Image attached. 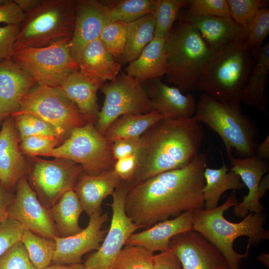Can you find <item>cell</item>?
Returning <instances> with one entry per match:
<instances>
[{"label":"cell","mask_w":269,"mask_h":269,"mask_svg":"<svg viewBox=\"0 0 269 269\" xmlns=\"http://www.w3.org/2000/svg\"><path fill=\"white\" fill-rule=\"evenodd\" d=\"M207 157L199 153L188 165L167 171L131 187L126 197L127 216L140 229L204 209L202 190Z\"/></svg>","instance_id":"6da1fadb"},{"label":"cell","mask_w":269,"mask_h":269,"mask_svg":"<svg viewBox=\"0 0 269 269\" xmlns=\"http://www.w3.org/2000/svg\"><path fill=\"white\" fill-rule=\"evenodd\" d=\"M203 136V127L193 117H167L155 122L139 138L137 167L130 188L162 172L188 165L199 154Z\"/></svg>","instance_id":"7a4b0ae2"},{"label":"cell","mask_w":269,"mask_h":269,"mask_svg":"<svg viewBox=\"0 0 269 269\" xmlns=\"http://www.w3.org/2000/svg\"><path fill=\"white\" fill-rule=\"evenodd\" d=\"M238 203L232 193L217 207L194 212L193 230L214 245L224 256L230 269H241L242 259L248 258L251 246L258 247L269 239V231L264 226L267 215L264 212L249 213L238 223L227 220L224 213Z\"/></svg>","instance_id":"3957f363"},{"label":"cell","mask_w":269,"mask_h":269,"mask_svg":"<svg viewBox=\"0 0 269 269\" xmlns=\"http://www.w3.org/2000/svg\"><path fill=\"white\" fill-rule=\"evenodd\" d=\"M245 42L231 43L214 51L196 90L220 103L241 107V95L256 60V55Z\"/></svg>","instance_id":"277c9868"},{"label":"cell","mask_w":269,"mask_h":269,"mask_svg":"<svg viewBox=\"0 0 269 269\" xmlns=\"http://www.w3.org/2000/svg\"><path fill=\"white\" fill-rule=\"evenodd\" d=\"M164 49L167 59L165 81L181 91L196 90L214 51L196 29L180 18L166 38Z\"/></svg>","instance_id":"5b68a950"},{"label":"cell","mask_w":269,"mask_h":269,"mask_svg":"<svg viewBox=\"0 0 269 269\" xmlns=\"http://www.w3.org/2000/svg\"><path fill=\"white\" fill-rule=\"evenodd\" d=\"M193 117L218 134L227 154L235 149L241 158L255 155L259 130L255 123L242 113L241 107L220 103L202 93Z\"/></svg>","instance_id":"8992f818"},{"label":"cell","mask_w":269,"mask_h":269,"mask_svg":"<svg viewBox=\"0 0 269 269\" xmlns=\"http://www.w3.org/2000/svg\"><path fill=\"white\" fill-rule=\"evenodd\" d=\"M75 15L74 0H43L39 6L25 13L14 50L70 42Z\"/></svg>","instance_id":"52a82bcc"},{"label":"cell","mask_w":269,"mask_h":269,"mask_svg":"<svg viewBox=\"0 0 269 269\" xmlns=\"http://www.w3.org/2000/svg\"><path fill=\"white\" fill-rule=\"evenodd\" d=\"M112 143L95 125L87 123L74 129L47 156L67 159L80 165L84 172L97 175L113 168Z\"/></svg>","instance_id":"ba28073f"},{"label":"cell","mask_w":269,"mask_h":269,"mask_svg":"<svg viewBox=\"0 0 269 269\" xmlns=\"http://www.w3.org/2000/svg\"><path fill=\"white\" fill-rule=\"evenodd\" d=\"M30 114L44 120L55 128L64 140L74 129L87 123L59 87L38 83L27 94L19 110L14 114Z\"/></svg>","instance_id":"9c48e42d"},{"label":"cell","mask_w":269,"mask_h":269,"mask_svg":"<svg viewBox=\"0 0 269 269\" xmlns=\"http://www.w3.org/2000/svg\"><path fill=\"white\" fill-rule=\"evenodd\" d=\"M69 43L63 41L45 47L14 50L11 60L37 83L60 87L70 74L79 69Z\"/></svg>","instance_id":"30bf717a"},{"label":"cell","mask_w":269,"mask_h":269,"mask_svg":"<svg viewBox=\"0 0 269 269\" xmlns=\"http://www.w3.org/2000/svg\"><path fill=\"white\" fill-rule=\"evenodd\" d=\"M99 90L105 99L95 126L103 134L110 125L123 115L154 111L141 84L124 72L121 71L110 82L104 83Z\"/></svg>","instance_id":"8fae6325"},{"label":"cell","mask_w":269,"mask_h":269,"mask_svg":"<svg viewBox=\"0 0 269 269\" xmlns=\"http://www.w3.org/2000/svg\"><path fill=\"white\" fill-rule=\"evenodd\" d=\"M29 158L31 162H27V175L30 185L48 210L64 193L74 190L84 172L80 165L67 159Z\"/></svg>","instance_id":"7c38bea8"},{"label":"cell","mask_w":269,"mask_h":269,"mask_svg":"<svg viewBox=\"0 0 269 269\" xmlns=\"http://www.w3.org/2000/svg\"><path fill=\"white\" fill-rule=\"evenodd\" d=\"M129 189L128 183L121 180L112 193L113 201L110 205L112 217L109 229L99 249L83 264L87 269H113L127 240L139 229L125 212V201Z\"/></svg>","instance_id":"4fadbf2b"},{"label":"cell","mask_w":269,"mask_h":269,"mask_svg":"<svg viewBox=\"0 0 269 269\" xmlns=\"http://www.w3.org/2000/svg\"><path fill=\"white\" fill-rule=\"evenodd\" d=\"M14 192L7 210V217L40 236L53 239L58 237L49 210L39 201L27 176L19 181Z\"/></svg>","instance_id":"5bb4252c"},{"label":"cell","mask_w":269,"mask_h":269,"mask_svg":"<svg viewBox=\"0 0 269 269\" xmlns=\"http://www.w3.org/2000/svg\"><path fill=\"white\" fill-rule=\"evenodd\" d=\"M169 248L179 260L182 269H230L218 249L194 230L172 237Z\"/></svg>","instance_id":"9a60e30c"},{"label":"cell","mask_w":269,"mask_h":269,"mask_svg":"<svg viewBox=\"0 0 269 269\" xmlns=\"http://www.w3.org/2000/svg\"><path fill=\"white\" fill-rule=\"evenodd\" d=\"M88 226L79 233L67 237L55 238L56 249L52 264H75L81 263L86 254L97 250L103 242L107 232L102 230L103 224L108 220V215L102 211L89 216Z\"/></svg>","instance_id":"2e32d148"},{"label":"cell","mask_w":269,"mask_h":269,"mask_svg":"<svg viewBox=\"0 0 269 269\" xmlns=\"http://www.w3.org/2000/svg\"><path fill=\"white\" fill-rule=\"evenodd\" d=\"M109 22V8L103 1L75 0L74 31L68 46L77 62L86 46L99 38Z\"/></svg>","instance_id":"e0dca14e"},{"label":"cell","mask_w":269,"mask_h":269,"mask_svg":"<svg viewBox=\"0 0 269 269\" xmlns=\"http://www.w3.org/2000/svg\"><path fill=\"white\" fill-rule=\"evenodd\" d=\"M20 137L13 117H7L0 129V182L13 192L19 181L27 176V162L19 148Z\"/></svg>","instance_id":"ac0fdd59"},{"label":"cell","mask_w":269,"mask_h":269,"mask_svg":"<svg viewBox=\"0 0 269 269\" xmlns=\"http://www.w3.org/2000/svg\"><path fill=\"white\" fill-rule=\"evenodd\" d=\"M182 9L178 18L196 29L214 51L225 45L247 40L248 28L238 24L232 18L197 16Z\"/></svg>","instance_id":"d6986e66"},{"label":"cell","mask_w":269,"mask_h":269,"mask_svg":"<svg viewBox=\"0 0 269 269\" xmlns=\"http://www.w3.org/2000/svg\"><path fill=\"white\" fill-rule=\"evenodd\" d=\"M37 84L11 59L0 62V127L19 110L23 99Z\"/></svg>","instance_id":"ffe728a7"},{"label":"cell","mask_w":269,"mask_h":269,"mask_svg":"<svg viewBox=\"0 0 269 269\" xmlns=\"http://www.w3.org/2000/svg\"><path fill=\"white\" fill-rule=\"evenodd\" d=\"M150 100L154 110L166 117L186 119L193 117L196 110L192 94L184 95L175 86H169L160 78L141 83Z\"/></svg>","instance_id":"44dd1931"},{"label":"cell","mask_w":269,"mask_h":269,"mask_svg":"<svg viewBox=\"0 0 269 269\" xmlns=\"http://www.w3.org/2000/svg\"><path fill=\"white\" fill-rule=\"evenodd\" d=\"M232 165L231 170L238 174L248 193L243 197V200L234 207L235 216L244 218L249 213L264 212V206L258 196L259 182L269 170L268 161L262 160L255 155L246 158H235L232 153L227 154Z\"/></svg>","instance_id":"7402d4cb"},{"label":"cell","mask_w":269,"mask_h":269,"mask_svg":"<svg viewBox=\"0 0 269 269\" xmlns=\"http://www.w3.org/2000/svg\"><path fill=\"white\" fill-rule=\"evenodd\" d=\"M194 212H185L179 216L159 222L141 232L133 234L126 245L138 246L154 253L170 250L169 242L174 236L193 230Z\"/></svg>","instance_id":"603a6c76"},{"label":"cell","mask_w":269,"mask_h":269,"mask_svg":"<svg viewBox=\"0 0 269 269\" xmlns=\"http://www.w3.org/2000/svg\"><path fill=\"white\" fill-rule=\"evenodd\" d=\"M121 181L113 168L97 175H90L83 172L74 189L83 211L89 217L102 211L101 205L103 201L112 194Z\"/></svg>","instance_id":"cb8c5ba5"},{"label":"cell","mask_w":269,"mask_h":269,"mask_svg":"<svg viewBox=\"0 0 269 269\" xmlns=\"http://www.w3.org/2000/svg\"><path fill=\"white\" fill-rule=\"evenodd\" d=\"M103 83L78 70L70 74L59 88L76 106L87 122L96 125L100 113L97 92Z\"/></svg>","instance_id":"d4e9b609"},{"label":"cell","mask_w":269,"mask_h":269,"mask_svg":"<svg viewBox=\"0 0 269 269\" xmlns=\"http://www.w3.org/2000/svg\"><path fill=\"white\" fill-rule=\"evenodd\" d=\"M78 63L80 72L103 83L113 80L121 72V64L109 53L99 38L86 46Z\"/></svg>","instance_id":"484cf974"},{"label":"cell","mask_w":269,"mask_h":269,"mask_svg":"<svg viewBox=\"0 0 269 269\" xmlns=\"http://www.w3.org/2000/svg\"><path fill=\"white\" fill-rule=\"evenodd\" d=\"M166 39L154 37L138 57L129 64L125 68L126 73L140 83L165 75L167 71Z\"/></svg>","instance_id":"4316f807"},{"label":"cell","mask_w":269,"mask_h":269,"mask_svg":"<svg viewBox=\"0 0 269 269\" xmlns=\"http://www.w3.org/2000/svg\"><path fill=\"white\" fill-rule=\"evenodd\" d=\"M269 71V43L256 54L255 62L242 92L241 102L260 111H267L265 92Z\"/></svg>","instance_id":"83f0119b"},{"label":"cell","mask_w":269,"mask_h":269,"mask_svg":"<svg viewBox=\"0 0 269 269\" xmlns=\"http://www.w3.org/2000/svg\"><path fill=\"white\" fill-rule=\"evenodd\" d=\"M205 184L202 190L204 209L218 206L222 195L228 190H240L245 185L239 175L223 162L219 168L206 167L204 172Z\"/></svg>","instance_id":"f1b7e54d"},{"label":"cell","mask_w":269,"mask_h":269,"mask_svg":"<svg viewBox=\"0 0 269 269\" xmlns=\"http://www.w3.org/2000/svg\"><path fill=\"white\" fill-rule=\"evenodd\" d=\"M83 211L79 199L74 190L64 193L49 209L59 237L76 235L83 229L79 220Z\"/></svg>","instance_id":"f546056e"},{"label":"cell","mask_w":269,"mask_h":269,"mask_svg":"<svg viewBox=\"0 0 269 269\" xmlns=\"http://www.w3.org/2000/svg\"><path fill=\"white\" fill-rule=\"evenodd\" d=\"M166 117L157 111L145 114L123 115L107 129L104 135L112 143L122 138L139 139L153 124Z\"/></svg>","instance_id":"4dcf8cb0"},{"label":"cell","mask_w":269,"mask_h":269,"mask_svg":"<svg viewBox=\"0 0 269 269\" xmlns=\"http://www.w3.org/2000/svg\"><path fill=\"white\" fill-rule=\"evenodd\" d=\"M155 24V13L128 24L124 50L118 61L121 64H129L138 57L154 38Z\"/></svg>","instance_id":"1f68e13d"},{"label":"cell","mask_w":269,"mask_h":269,"mask_svg":"<svg viewBox=\"0 0 269 269\" xmlns=\"http://www.w3.org/2000/svg\"><path fill=\"white\" fill-rule=\"evenodd\" d=\"M105 4L109 8L110 22L129 23L155 12L158 0H114Z\"/></svg>","instance_id":"d6a6232c"},{"label":"cell","mask_w":269,"mask_h":269,"mask_svg":"<svg viewBox=\"0 0 269 269\" xmlns=\"http://www.w3.org/2000/svg\"><path fill=\"white\" fill-rule=\"evenodd\" d=\"M21 242L37 269H44L52 263L56 249L55 239L40 236L25 229Z\"/></svg>","instance_id":"836d02e7"},{"label":"cell","mask_w":269,"mask_h":269,"mask_svg":"<svg viewBox=\"0 0 269 269\" xmlns=\"http://www.w3.org/2000/svg\"><path fill=\"white\" fill-rule=\"evenodd\" d=\"M187 4V0H158L154 37L166 38L179 11Z\"/></svg>","instance_id":"e575fe53"},{"label":"cell","mask_w":269,"mask_h":269,"mask_svg":"<svg viewBox=\"0 0 269 269\" xmlns=\"http://www.w3.org/2000/svg\"><path fill=\"white\" fill-rule=\"evenodd\" d=\"M11 116L18 132L20 139L30 136L43 135L59 137L64 140L55 128L35 116L17 114Z\"/></svg>","instance_id":"d590c367"},{"label":"cell","mask_w":269,"mask_h":269,"mask_svg":"<svg viewBox=\"0 0 269 269\" xmlns=\"http://www.w3.org/2000/svg\"><path fill=\"white\" fill-rule=\"evenodd\" d=\"M153 256L142 247L126 245L119 254L113 269H152Z\"/></svg>","instance_id":"8d00e7d4"},{"label":"cell","mask_w":269,"mask_h":269,"mask_svg":"<svg viewBox=\"0 0 269 269\" xmlns=\"http://www.w3.org/2000/svg\"><path fill=\"white\" fill-rule=\"evenodd\" d=\"M128 24L110 22L104 26L99 38L106 50L118 62L124 50Z\"/></svg>","instance_id":"74e56055"},{"label":"cell","mask_w":269,"mask_h":269,"mask_svg":"<svg viewBox=\"0 0 269 269\" xmlns=\"http://www.w3.org/2000/svg\"><path fill=\"white\" fill-rule=\"evenodd\" d=\"M247 28L248 33L245 42L249 50L256 55L269 33V9H260Z\"/></svg>","instance_id":"f35d334b"},{"label":"cell","mask_w":269,"mask_h":269,"mask_svg":"<svg viewBox=\"0 0 269 269\" xmlns=\"http://www.w3.org/2000/svg\"><path fill=\"white\" fill-rule=\"evenodd\" d=\"M63 140L59 137L35 135L24 137L20 140L19 148L28 157L47 156L52 150Z\"/></svg>","instance_id":"ab89813d"},{"label":"cell","mask_w":269,"mask_h":269,"mask_svg":"<svg viewBox=\"0 0 269 269\" xmlns=\"http://www.w3.org/2000/svg\"><path fill=\"white\" fill-rule=\"evenodd\" d=\"M184 8L194 15L232 18L227 0H187Z\"/></svg>","instance_id":"60d3db41"},{"label":"cell","mask_w":269,"mask_h":269,"mask_svg":"<svg viewBox=\"0 0 269 269\" xmlns=\"http://www.w3.org/2000/svg\"><path fill=\"white\" fill-rule=\"evenodd\" d=\"M227 2L232 18L247 28L257 12L268 3L263 0H227Z\"/></svg>","instance_id":"b9f144b4"},{"label":"cell","mask_w":269,"mask_h":269,"mask_svg":"<svg viewBox=\"0 0 269 269\" xmlns=\"http://www.w3.org/2000/svg\"><path fill=\"white\" fill-rule=\"evenodd\" d=\"M0 269H37L31 262L21 241L0 258Z\"/></svg>","instance_id":"7bdbcfd3"},{"label":"cell","mask_w":269,"mask_h":269,"mask_svg":"<svg viewBox=\"0 0 269 269\" xmlns=\"http://www.w3.org/2000/svg\"><path fill=\"white\" fill-rule=\"evenodd\" d=\"M25 229L20 223L8 217L0 223V258L21 241Z\"/></svg>","instance_id":"ee69618b"},{"label":"cell","mask_w":269,"mask_h":269,"mask_svg":"<svg viewBox=\"0 0 269 269\" xmlns=\"http://www.w3.org/2000/svg\"><path fill=\"white\" fill-rule=\"evenodd\" d=\"M20 25L0 27V62L11 59Z\"/></svg>","instance_id":"f6af8a7d"},{"label":"cell","mask_w":269,"mask_h":269,"mask_svg":"<svg viewBox=\"0 0 269 269\" xmlns=\"http://www.w3.org/2000/svg\"><path fill=\"white\" fill-rule=\"evenodd\" d=\"M137 167L136 153L115 161L113 169L121 180L129 183Z\"/></svg>","instance_id":"bcb514c9"},{"label":"cell","mask_w":269,"mask_h":269,"mask_svg":"<svg viewBox=\"0 0 269 269\" xmlns=\"http://www.w3.org/2000/svg\"><path fill=\"white\" fill-rule=\"evenodd\" d=\"M25 17V13L14 0L0 5V23L7 25H20Z\"/></svg>","instance_id":"7dc6e473"},{"label":"cell","mask_w":269,"mask_h":269,"mask_svg":"<svg viewBox=\"0 0 269 269\" xmlns=\"http://www.w3.org/2000/svg\"><path fill=\"white\" fill-rule=\"evenodd\" d=\"M139 139L122 138L112 143V151L116 160L136 154L138 148Z\"/></svg>","instance_id":"c3c4849f"},{"label":"cell","mask_w":269,"mask_h":269,"mask_svg":"<svg viewBox=\"0 0 269 269\" xmlns=\"http://www.w3.org/2000/svg\"><path fill=\"white\" fill-rule=\"evenodd\" d=\"M152 269H182L179 260L171 250H169L154 255Z\"/></svg>","instance_id":"681fc988"},{"label":"cell","mask_w":269,"mask_h":269,"mask_svg":"<svg viewBox=\"0 0 269 269\" xmlns=\"http://www.w3.org/2000/svg\"><path fill=\"white\" fill-rule=\"evenodd\" d=\"M13 193L0 182V223L7 218V210L12 201Z\"/></svg>","instance_id":"f907efd6"},{"label":"cell","mask_w":269,"mask_h":269,"mask_svg":"<svg viewBox=\"0 0 269 269\" xmlns=\"http://www.w3.org/2000/svg\"><path fill=\"white\" fill-rule=\"evenodd\" d=\"M255 155L262 160L268 161L269 159V135L265 140L258 144L255 150Z\"/></svg>","instance_id":"816d5d0a"},{"label":"cell","mask_w":269,"mask_h":269,"mask_svg":"<svg viewBox=\"0 0 269 269\" xmlns=\"http://www.w3.org/2000/svg\"><path fill=\"white\" fill-rule=\"evenodd\" d=\"M14 1L26 13L39 6L43 0H14Z\"/></svg>","instance_id":"f5cc1de1"},{"label":"cell","mask_w":269,"mask_h":269,"mask_svg":"<svg viewBox=\"0 0 269 269\" xmlns=\"http://www.w3.org/2000/svg\"><path fill=\"white\" fill-rule=\"evenodd\" d=\"M269 188V174L268 173L261 178L258 188V196L261 200Z\"/></svg>","instance_id":"db71d44e"},{"label":"cell","mask_w":269,"mask_h":269,"mask_svg":"<svg viewBox=\"0 0 269 269\" xmlns=\"http://www.w3.org/2000/svg\"><path fill=\"white\" fill-rule=\"evenodd\" d=\"M44 269H87L83 264L64 265L53 264Z\"/></svg>","instance_id":"11a10c76"},{"label":"cell","mask_w":269,"mask_h":269,"mask_svg":"<svg viewBox=\"0 0 269 269\" xmlns=\"http://www.w3.org/2000/svg\"><path fill=\"white\" fill-rule=\"evenodd\" d=\"M258 260L266 266L268 268L269 266V255L266 253L260 254L257 257Z\"/></svg>","instance_id":"9f6ffc18"},{"label":"cell","mask_w":269,"mask_h":269,"mask_svg":"<svg viewBox=\"0 0 269 269\" xmlns=\"http://www.w3.org/2000/svg\"><path fill=\"white\" fill-rule=\"evenodd\" d=\"M10 0H0V5L4 4L8 2Z\"/></svg>","instance_id":"6f0895ef"}]
</instances>
